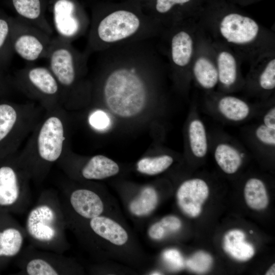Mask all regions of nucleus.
<instances>
[{"label": "nucleus", "instance_id": "f257e3e1", "mask_svg": "<svg viewBox=\"0 0 275 275\" xmlns=\"http://www.w3.org/2000/svg\"><path fill=\"white\" fill-rule=\"evenodd\" d=\"M154 40L130 42L97 52L92 96L118 117L139 115L157 93L163 64Z\"/></svg>", "mask_w": 275, "mask_h": 275}, {"label": "nucleus", "instance_id": "f03ea898", "mask_svg": "<svg viewBox=\"0 0 275 275\" xmlns=\"http://www.w3.org/2000/svg\"><path fill=\"white\" fill-rule=\"evenodd\" d=\"M163 29L139 0L102 1L92 10L84 51L90 56L116 45L156 38Z\"/></svg>", "mask_w": 275, "mask_h": 275}, {"label": "nucleus", "instance_id": "7ed1b4c3", "mask_svg": "<svg viewBox=\"0 0 275 275\" xmlns=\"http://www.w3.org/2000/svg\"><path fill=\"white\" fill-rule=\"evenodd\" d=\"M63 107L45 111L18 156L31 179L44 178L68 151L67 117Z\"/></svg>", "mask_w": 275, "mask_h": 275}, {"label": "nucleus", "instance_id": "20e7f679", "mask_svg": "<svg viewBox=\"0 0 275 275\" xmlns=\"http://www.w3.org/2000/svg\"><path fill=\"white\" fill-rule=\"evenodd\" d=\"M89 57L84 50L76 49L72 43L57 36L52 38L45 59L60 86L64 109L92 96V83L85 78Z\"/></svg>", "mask_w": 275, "mask_h": 275}, {"label": "nucleus", "instance_id": "39448f33", "mask_svg": "<svg viewBox=\"0 0 275 275\" xmlns=\"http://www.w3.org/2000/svg\"><path fill=\"white\" fill-rule=\"evenodd\" d=\"M45 111L34 102L17 103L0 100V159L18 152Z\"/></svg>", "mask_w": 275, "mask_h": 275}, {"label": "nucleus", "instance_id": "423d86ee", "mask_svg": "<svg viewBox=\"0 0 275 275\" xmlns=\"http://www.w3.org/2000/svg\"><path fill=\"white\" fill-rule=\"evenodd\" d=\"M11 81L46 111L63 107L60 86L47 66H25L15 73Z\"/></svg>", "mask_w": 275, "mask_h": 275}, {"label": "nucleus", "instance_id": "0eeeda50", "mask_svg": "<svg viewBox=\"0 0 275 275\" xmlns=\"http://www.w3.org/2000/svg\"><path fill=\"white\" fill-rule=\"evenodd\" d=\"M55 204L41 200L28 214L25 224L26 234L35 244L53 250L64 240L63 216Z\"/></svg>", "mask_w": 275, "mask_h": 275}, {"label": "nucleus", "instance_id": "6e6552de", "mask_svg": "<svg viewBox=\"0 0 275 275\" xmlns=\"http://www.w3.org/2000/svg\"><path fill=\"white\" fill-rule=\"evenodd\" d=\"M52 38L39 28L12 18L11 43L14 53L29 62L46 58Z\"/></svg>", "mask_w": 275, "mask_h": 275}, {"label": "nucleus", "instance_id": "1a4fd4ad", "mask_svg": "<svg viewBox=\"0 0 275 275\" xmlns=\"http://www.w3.org/2000/svg\"><path fill=\"white\" fill-rule=\"evenodd\" d=\"M31 177L18 152L0 159V206L14 205L25 198Z\"/></svg>", "mask_w": 275, "mask_h": 275}, {"label": "nucleus", "instance_id": "9d476101", "mask_svg": "<svg viewBox=\"0 0 275 275\" xmlns=\"http://www.w3.org/2000/svg\"><path fill=\"white\" fill-rule=\"evenodd\" d=\"M52 15L57 36L72 43L88 31L90 20L74 0H53Z\"/></svg>", "mask_w": 275, "mask_h": 275}, {"label": "nucleus", "instance_id": "9b49d317", "mask_svg": "<svg viewBox=\"0 0 275 275\" xmlns=\"http://www.w3.org/2000/svg\"><path fill=\"white\" fill-rule=\"evenodd\" d=\"M219 30L222 37L229 43L245 44L256 39L259 26L251 17L238 13H231L222 19Z\"/></svg>", "mask_w": 275, "mask_h": 275}, {"label": "nucleus", "instance_id": "f8f14e48", "mask_svg": "<svg viewBox=\"0 0 275 275\" xmlns=\"http://www.w3.org/2000/svg\"><path fill=\"white\" fill-rule=\"evenodd\" d=\"M169 35V58L173 69L179 73L188 66L193 53V40L189 33L180 22L164 28Z\"/></svg>", "mask_w": 275, "mask_h": 275}, {"label": "nucleus", "instance_id": "ddd939ff", "mask_svg": "<svg viewBox=\"0 0 275 275\" xmlns=\"http://www.w3.org/2000/svg\"><path fill=\"white\" fill-rule=\"evenodd\" d=\"M209 188L200 178L187 180L179 186L177 192L178 205L187 215L195 217L202 210V206L208 197Z\"/></svg>", "mask_w": 275, "mask_h": 275}, {"label": "nucleus", "instance_id": "4468645a", "mask_svg": "<svg viewBox=\"0 0 275 275\" xmlns=\"http://www.w3.org/2000/svg\"><path fill=\"white\" fill-rule=\"evenodd\" d=\"M12 3L17 18L52 36L53 28L45 17L42 0H12Z\"/></svg>", "mask_w": 275, "mask_h": 275}, {"label": "nucleus", "instance_id": "2eb2a0df", "mask_svg": "<svg viewBox=\"0 0 275 275\" xmlns=\"http://www.w3.org/2000/svg\"><path fill=\"white\" fill-rule=\"evenodd\" d=\"M70 202L74 211L86 218L92 219L99 216L103 211V204L100 197L89 189L75 190L70 195Z\"/></svg>", "mask_w": 275, "mask_h": 275}, {"label": "nucleus", "instance_id": "dca6fc26", "mask_svg": "<svg viewBox=\"0 0 275 275\" xmlns=\"http://www.w3.org/2000/svg\"><path fill=\"white\" fill-rule=\"evenodd\" d=\"M245 238V234L241 230L229 231L224 237V251L236 260L245 261L250 259L255 254V249Z\"/></svg>", "mask_w": 275, "mask_h": 275}, {"label": "nucleus", "instance_id": "f3484780", "mask_svg": "<svg viewBox=\"0 0 275 275\" xmlns=\"http://www.w3.org/2000/svg\"><path fill=\"white\" fill-rule=\"evenodd\" d=\"M119 171L118 164L102 155L90 158L81 170L82 176L89 180H100L116 175Z\"/></svg>", "mask_w": 275, "mask_h": 275}, {"label": "nucleus", "instance_id": "a211bd4d", "mask_svg": "<svg viewBox=\"0 0 275 275\" xmlns=\"http://www.w3.org/2000/svg\"><path fill=\"white\" fill-rule=\"evenodd\" d=\"M244 154L235 146L223 142L216 145L214 149V159L225 173L233 174L240 167Z\"/></svg>", "mask_w": 275, "mask_h": 275}, {"label": "nucleus", "instance_id": "6ab92c4d", "mask_svg": "<svg viewBox=\"0 0 275 275\" xmlns=\"http://www.w3.org/2000/svg\"><path fill=\"white\" fill-rule=\"evenodd\" d=\"M90 225L96 234L114 244L121 245L128 240L126 231L119 224L108 217H95L91 219Z\"/></svg>", "mask_w": 275, "mask_h": 275}, {"label": "nucleus", "instance_id": "aec40b11", "mask_svg": "<svg viewBox=\"0 0 275 275\" xmlns=\"http://www.w3.org/2000/svg\"><path fill=\"white\" fill-rule=\"evenodd\" d=\"M219 113L230 121L239 122L246 119L250 115V106L244 100L232 96L221 98L217 103Z\"/></svg>", "mask_w": 275, "mask_h": 275}, {"label": "nucleus", "instance_id": "412c9836", "mask_svg": "<svg viewBox=\"0 0 275 275\" xmlns=\"http://www.w3.org/2000/svg\"><path fill=\"white\" fill-rule=\"evenodd\" d=\"M187 138L192 154L197 158L205 157L208 150V136L205 125L199 118L195 117L189 122Z\"/></svg>", "mask_w": 275, "mask_h": 275}, {"label": "nucleus", "instance_id": "4be33fe9", "mask_svg": "<svg viewBox=\"0 0 275 275\" xmlns=\"http://www.w3.org/2000/svg\"><path fill=\"white\" fill-rule=\"evenodd\" d=\"M244 196L248 206L252 209L261 210L268 205V197L264 183L259 179L252 178L246 182Z\"/></svg>", "mask_w": 275, "mask_h": 275}, {"label": "nucleus", "instance_id": "5701e85b", "mask_svg": "<svg viewBox=\"0 0 275 275\" xmlns=\"http://www.w3.org/2000/svg\"><path fill=\"white\" fill-rule=\"evenodd\" d=\"M193 74L198 83L205 89L214 88L218 82L217 68L205 57H201L196 61Z\"/></svg>", "mask_w": 275, "mask_h": 275}, {"label": "nucleus", "instance_id": "b1692460", "mask_svg": "<svg viewBox=\"0 0 275 275\" xmlns=\"http://www.w3.org/2000/svg\"><path fill=\"white\" fill-rule=\"evenodd\" d=\"M218 81L226 87L233 85L237 78V63L234 56L229 52L222 51L217 58Z\"/></svg>", "mask_w": 275, "mask_h": 275}, {"label": "nucleus", "instance_id": "393cba45", "mask_svg": "<svg viewBox=\"0 0 275 275\" xmlns=\"http://www.w3.org/2000/svg\"><path fill=\"white\" fill-rule=\"evenodd\" d=\"M12 18L0 14V70L3 71L14 54L11 43Z\"/></svg>", "mask_w": 275, "mask_h": 275}, {"label": "nucleus", "instance_id": "a878e982", "mask_svg": "<svg viewBox=\"0 0 275 275\" xmlns=\"http://www.w3.org/2000/svg\"><path fill=\"white\" fill-rule=\"evenodd\" d=\"M24 235L16 228H8L0 231V256L13 257L20 251Z\"/></svg>", "mask_w": 275, "mask_h": 275}, {"label": "nucleus", "instance_id": "bb28decb", "mask_svg": "<svg viewBox=\"0 0 275 275\" xmlns=\"http://www.w3.org/2000/svg\"><path fill=\"white\" fill-rule=\"evenodd\" d=\"M157 203L158 195L156 190L152 187H147L131 202L129 209L135 215H147L154 210Z\"/></svg>", "mask_w": 275, "mask_h": 275}, {"label": "nucleus", "instance_id": "cd10ccee", "mask_svg": "<svg viewBox=\"0 0 275 275\" xmlns=\"http://www.w3.org/2000/svg\"><path fill=\"white\" fill-rule=\"evenodd\" d=\"M173 162V157L169 155L145 157L138 162L137 170L145 174L154 175L166 170Z\"/></svg>", "mask_w": 275, "mask_h": 275}, {"label": "nucleus", "instance_id": "c85d7f7f", "mask_svg": "<svg viewBox=\"0 0 275 275\" xmlns=\"http://www.w3.org/2000/svg\"><path fill=\"white\" fill-rule=\"evenodd\" d=\"M24 270L29 275H57L61 272L60 269L48 260L37 257L27 262Z\"/></svg>", "mask_w": 275, "mask_h": 275}, {"label": "nucleus", "instance_id": "c756f323", "mask_svg": "<svg viewBox=\"0 0 275 275\" xmlns=\"http://www.w3.org/2000/svg\"><path fill=\"white\" fill-rule=\"evenodd\" d=\"M213 262L212 257L204 251H199L192 255L186 262L187 267L197 273L207 271L211 267Z\"/></svg>", "mask_w": 275, "mask_h": 275}, {"label": "nucleus", "instance_id": "7c9ffc66", "mask_svg": "<svg viewBox=\"0 0 275 275\" xmlns=\"http://www.w3.org/2000/svg\"><path fill=\"white\" fill-rule=\"evenodd\" d=\"M258 82L260 87L266 91L272 90L275 87V59H272L266 65L260 73Z\"/></svg>", "mask_w": 275, "mask_h": 275}, {"label": "nucleus", "instance_id": "2f4dec72", "mask_svg": "<svg viewBox=\"0 0 275 275\" xmlns=\"http://www.w3.org/2000/svg\"><path fill=\"white\" fill-rule=\"evenodd\" d=\"M254 134L257 141L262 144L274 147L275 129L269 128L262 123L256 128Z\"/></svg>", "mask_w": 275, "mask_h": 275}, {"label": "nucleus", "instance_id": "473e14b6", "mask_svg": "<svg viewBox=\"0 0 275 275\" xmlns=\"http://www.w3.org/2000/svg\"><path fill=\"white\" fill-rule=\"evenodd\" d=\"M162 258L166 264L174 270H178L184 266V261L180 252L175 249H169L162 254Z\"/></svg>", "mask_w": 275, "mask_h": 275}, {"label": "nucleus", "instance_id": "72a5a7b5", "mask_svg": "<svg viewBox=\"0 0 275 275\" xmlns=\"http://www.w3.org/2000/svg\"><path fill=\"white\" fill-rule=\"evenodd\" d=\"M161 234L164 237L167 234L179 230L181 227V221L176 216L170 215L164 217L157 222Z\"/></svg>", "mask_w": 275, "mask_h": 275}, {"label": "nucleus", "instance_id": "f704fd0d", "mask_svg": "<svg viewBox=\"0 0 275 275\" xmlns=\"http://www.w3.org/2000/svg\"><path fill=\"white\" fill-rule=\"evenodd\" d=\"M106 117V116L103 113L96 112L91 116V124L96 128H103L107 123V118Z\"/></svg>", "mask_w": 275, "mask_h": 275}, {"label": "nucleus", "instance_id": "c9c22d12", "mask_svg": "<svg viewBox=\"0 0 275 275\" xmlns=\"http://www.w3.org/2000/svg\"><path fill=\"white\" fill-rule=\"evenodd\" d=\"M262 123L266 126L275 129V107L269 108L264 115Z\"/></svg>", "mask_w": 275, "mask_h": 275}, {"label": "nucleus", "instance_id": "e433bc0d", "mask_svg": "<svg viewBox=\"0 0 275 275\" xmlns=\"http://www.w3.org/2000/svg\"><path fill=\"white\" fill-rule=\"evenodd\" d=\"M10 81L11 80H9L6 78L3 74V71L0 70V96L6 92L8 84Z\"/></svg>", "mask_w": 275, "mask_h": 275}, {"label": "nucleus", "instance_id": "4c0bfd02", "mask_svg": "<svg viewBox=\"0 0 275 275\" xmlns=\"http://www.w3.org/2000/svg\"><path fill=\"white\" fill-rule=\"evenodd\" d=\"M275 264L273 263L266 271V275H274L275 274Z\"/></svg>", "mask_w": 275, "mask_h": 275}, {"label": "nucleus", "instance_id": "58836bf2", "mask_svg": "<svg viewBox=\"0 0 275 275\" xmlns=\"http://www.w3.org/2000/svg\"><path fill=\"white\" fill-rule=\"evenodd\" d=\"M142 6L149 4L153 0H139Z\"/></svg>", "mask_w": 275, "mask_h": 275}, {"label": "nucleus", "instance_id": "ea45409f", "mask_svg": "<svg viewBox=\"0 0 275 275\" xmlns=\"http://www.w3.org/2000/svg\"><path fill=\"white\" fill-rule=\"evenodd\" d=\"M151 274H161V273L159 272H158V271H154L153 272H152V273H151Z\"/></svg>", "mask_w": 275, "mask_h": 275}, {"label": "nucleus", "instance_id": "a19ab883", "mask_svg": "<svg viewBox=\"0 0 275 275\" xmlns=\"http://www.w3.org/2000/svg\"><path fill=\"white\" fill-rule=\"evenodd\" d=\"M102 1H112L113 0H102Z\"/></svg>", "mask_w": 275, "mask_h": 275}, {"label": "nucleus", "instance_id": "79ce46f5", "mask_svg": "<svg viewBox=\"0 0 275 275\" xmlns=\"http://www.w3.org/2000/svg\"><path fill=\"white\" fill-rule=\"evenodd\" d=\"M253 233V231H250V233Z\"/></svg>", "mask_w": 275, "mask_h": 275}]
</instances>
